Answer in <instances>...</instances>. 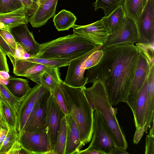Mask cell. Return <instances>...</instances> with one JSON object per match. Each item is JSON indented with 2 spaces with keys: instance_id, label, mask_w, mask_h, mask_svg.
I'll return each instance as SVG.
<instances>
[{
  "instance_id": "1",
  "label": "cell",
  "mask_w": 154,
  "mask_h": 154,
  "mask_svg": "<svg viewBox=\"0 0 154 154\" xmlns=\"http://www.w3.org/2000/svg\"><path fill=\"white\" fill-rule=\"evenodd\" d=\"M99 62L88 69L87 84L100 81L112 106L124 102L133 79L140 50L133 44L116 45L103 49Z\"/></svg>"
},
{
  "instance_id": "2",
  "label": "cell",
  "mask_w": 154,
  "mask_h": 154,
  "mask_svg": "<svg viewBox=\"0 0 154 154\" xmlns=\"http://www.w3.org/2000/svg\"><path fill=\"white\" fill-rule=\"evenodd\" d=\"M60 85L69 114L76 124L81 139L85 145L92 139L94 111L87 99L83 88L72 87L63 81Z\"/></svg>"
},
{
  "instance_id": "3",
  "label": "cell",
  "mask_w": 154,
  "mask_h": 154,
  "mask_svg": "<svg viewBox=\"0 0 154 154\" xmlns=\"http://www.w3.org/2000/svg\"><path fill=\"white\" fill-rule=\"evenodd\" d=\"M83 90L93 109L100 114L107 125L116 145L126 150L128 148V142L116 117L117 109L113 107L102 83L94 82L90 87L84 86Z\"/></svg>"
},
{
  "instance_id": "4",
  "label": "cell",
  "mask_w": 154,
  "mask_h": 154,
  "mask_svg": "<svg viewBox=\"0 0 154 154\" xmlns=\"http://www.w3.org/2000/svg\"><path fill=\"white\" fill-rule=\"evenodd\" d=\"M40 45L39 52L32 56L41 58L70 60L84 54L96 45L74 33Z\"/></svg>"
},
{
  "instance_id": "5",
  "label": "cell",
  "mask_w": 154,
  "mask_h": 154,
  "mask_svg": "<svg viewBox=\"0 0 154 154\" xmlns=\"http://www.w3.org/2000/svg\"><path fill=\"white\" fill-rule=\"evenodd\" d=\"M94 111L92 136L89 146L103 154H113L117 146L101 115L96 111Z\"/></svg>"
},
{
  "instance_id": "6",
  "label": "cell",
  "mask_w": 154,
  "mask_h": 154,
  "mask_svg": "<svg viewBox=\"0 0 154 154\" xmlns=\"http://www.w3.org/2000/svg\"><path fill=\"white\" fill-rule=\"evenodd\" d=\"M48 90L44 87L37 84L31 88L23 99L16 113V126L19 138L35 105Z\"/></svg>"
},
{
  "instance_id": "7",
  "label": "cell",
  "mask_w": 154,
  "mask_h": 154,
  "mask_svg": "<svg viewBox=\"0 0 154 154\" xmlns=\"http://www.w3.org/2000/svg\"><path fill=\"white\" fill-rule=\"evenodd\" d=\"M140 49V55L134 76L128 93L124 101L129 107L133 113L136 100L148 75L151 65L145 53Z\"/></svg>"
},
{
  "instance_id": "8",
  "label": "cell",
  "mask_w": 154,
  "mask_h": 154,
  "mask_svg": "<svg viewBox=\"0 0 154 154\" xmlns=\"http://www.w3.org/2000/svg\"><path fill=\"white\" fill-rule=\"evenodd\" d=\"M19 139L29 154H52L49 138L44 126L34 132L23 131Z\"/></svg>"
},
{
  "instance_id": "9",
  "label": "cell",
  "mask_w": 154,
  "mask_h": 154,
  "mask_svg": "<svg viewBox=\"0 0 154 154\" xmlns=\"http://www.w3.org/2000/svg\"><path fill=\"white\" fill-rule=\"evenodd\" d=\"M138 33L134 21L127 17L122 24L113 33L110 34L103 46L105 49L116 45L133 44L137 42Z\"/></svg>"
},
{
  "instance_id": "10",
  "label": "cell",
  "mask_w": 154,
  "mask_h": 154,
  "mask_svg": "<svg viewBox=\"0 0 154 154\" xmlns=\"http://www.w3.org/2000/svg\"><path fill=\"white\" fill-rule=\"evenodd\" d=\"M136 24L138 33L137 43L154 45V0H148Z\"/></svg>"
},
{
  "instance_id": "11",
  "label": "cell",
  "mask_w": 154,
  "mask_h": 154,
  "mask_svg": "<svg viewBox=\"0 0 154 154\" xmlns=\"http://www.w3.org/2000/svg\"><path fill=\"white\" fill-rule=\"evenodd\" d=\"M103 46L96 45L90 51L74 59L71 60L65 80L63 81L67 85L73 87L83 88L87 84V79L84 77L85 69L82 67L85 60L94 51L102 49Z\"/></svg>"
},
{
  "instance_id": "12",
  "label": "cell",
  "mask_w": 154,
  "mask_h": 154,
  "mask_svg": "<svg viewBox=\"0 0 154 154\" xmlns=\"http://www.w3.org/2000/svg\"><path fill=\"white\" fill-rule=\"evenodd\" d=\"M73 33L96 45L103 46L110 33L104 22L100 20L84 26L75 24L72 27Z\"/></svg>"
},
{
  "instance_id": "13",
  "label": "cell",
  "mask_w": 154,
  "mask_h": 154,
  "mask_svg": "<svg viewBox=\"0 0 154 154\" xmlns=\"http://www.w3.org/2000/svg\"><path fill=\"white\" fill-rule=\"evenodd\" d=\"M65 116L55 98L51 94L44 126L47 131L52 151L56 143L62 119Z\"/></svg>"
},
{
  "instance_id": "14",
  "label": "cell",
  "mask_w": 154,
  "mask_h": 154,
  "mask_svg": "<svg viewBox=\"0 0 154 154\" xmlns=\"http://www.w3.org/2000/svg\"><path fill=\"white\" fill-rule=\"evenodd\" d=\"M51 94V91L48 90L38 100L27 121L23 132H34L44 126Z\"/></svg>"
},
{
  "instance_id": "15",
  "label": "cell",
  "mask_w": 154,
  "mask_h": 154,
  "mask_svg": "<svg viewBox=\"0 0 154 154\" xmlns=\"http://www.w3.org/2000/svg\"><path fill=\"white\" fill-rule=\"evenodd\" d=\"M11 31L16 42L31 56L38 53L40 44L35 40L32 32L29 31L27 24H22L15 27Z\"/></svg>"
},
{
  "instance_id": "16",
  "label": "cell",
  "mask_w": 154,
  "mask_h": 154,
  "mask_svg": "<svg viewBox=\"0 0 154 154\" xmlns=\"http://www.w3.org/2000/svg\"><path fill=\"white\" fill-rule=\"evenodd\" d=\"M57 2L58 0H48L38 5L34 13L28 18V22L33 27H40L54 16Z\"/></svg>"
},
{
  "instance_id": "17",
  "label": "cell",
  "mask_w": 154,
  "mask_h": 154,
  "mask_svg": "<svg viewBox=\"0 0 154 154\" xmlns=\"http://www.w3.org/2000/svg\"><path fill=\"white\" fill-rule=\"evenodd\" d=\"M67 123V140L65 154H76L84 146L75 121L69 114L65 116Z\"/></svg>"
},
{
  "instance_id": "18",
  "label": "cell",
  "mask_w": 154,
  "mask_h": 154,
  "mask_svg": "<svg viewBox=\"0 0 154 154\" xmlns=\"http://www.w3.org/2000/svg\"><path fill=\"white\" fill-rule=\"evenodd\" d=\"M154 63L150 67L148 75L147 94L145 116V131H147L154 119Z\"/></svg>"
},
{
  "instance_id": "19",
  "label": "cell",
  "mask_w": 154,
  "mask_h": 154,
  "mask_svg": "<svg viewBox=\"0 0 154 154\" xmlns=\"http://www.w3.org/2000/svg\"><path fill=\"white\" fill-rule=\"evenodd\" d=\"M28 16L24 7L11 12L0 14V29L11 30L20 24H27Z\"/></svg>"
},
{
  "instance_id": "20",
  "label": "cell",
  "mask_w": 154,
  "mask_h": 154,
  "mask_svg": "<svg viewBox=\"0 0 154 154\" xmlns=\"http://www.w3.org/2000/svg\"><path fill=\"white\" fill-rule=\"evenodd\" d=\"M147 86L148 76L137 98L133 113L136 130L145 126Z\"/></svg>"
},
{
  "instance_id": "21",
  "label": "cell",
  "mask_w": 154,
  "mask_h": 154,
  "mask_svg": "<svg viewBox=\"0 0 154 154\" xmlns=\"http://www.w3.org/2000/svg\"><path fill=\"white\" fill-rule=\"evenodd\" d=\"M127 16L123 5L115 8L108 15L102 17L110 34L113 33L123 23Z\"/></svg>"
},
{
  "instance_id": "22",
  "label": "cell",
  "mask_w": 154,
  "mask_h": 154,
  "mask_svg": "<svg viewBox=\"0 0 154 154\" xmlns=\"http://www.w3.org/2000/svg\"><path fill=\"white\" fill-rule=\"evenodd\" d=\"M59 69L47 66L41 76L40 85L51 92L55 89L62 81L60 78Z\"/></svg>"
},
{
  "instance_id": "23",
  "label": "cell",
  "mask_w": 154,
  "mask_h": 154,
  "mask_svg": "<svg viewBox=\"0 0 154 154\" xmlns=\"http://www.w3.org/2000/svg\"><path fill=\"white\" fill-rule=\"evenodd\" d=\"M149 0H125L123 4L127 17L135 24L139 20Z\"/></svg>"
},
{
  "instance_id": "24",
  "label": "cell",
  "mask_w": 154,
  "mask_h": 154,
  "mask_svg": "<svg viewBox=\"0 0 154 154\" xmlns=\"http://www.w3.org/2000/svg\"><path fill=\"white\" fill-rule=\"evenodd\" d=\"M76 16L71 12L63 9L54 16L53 21L58 31L69 29L75 24Z\"/></svg>"
},
{
  "instance_id": "25",
  "label": "cell",
  "mask_w": 154,
  "mask_h": 154,
  "mask_svg": "<svg viewBox=\"0 0 154 154\" xmlns=\"http://www.w3.org/2000/svg\"><path fill=\"white\" fill-rule=\"evenodd\" d=\"M8 81L7 87L17 97L23 98L31 89L26 79L10 76Z\"/></svg>"
},
{
  "instance_id": "26",
  "label": "cell",
  "mask_w": 154,
  "mask_h": 154,
  "mask_svg": "<svg viewBox=\"0 0 154 154\" xmlns=\"http://www.w3.org/2000/svg\"><path fill=\"white\" fill-rule=\"evenodd\" d=\"M67 134V123L65 116L62 119L56 143L52 154H65Z\"/></svg>"
},
{
  "instance_id": "27",
  "label": "cell",
  "mask_w": 154,
  "mask_h": 154,
  "mask_svg": "<svg viewBox=\"0 0 154 154\" xmlns=\"http://www.w3.org/2000/svg\"><path fill=\"white\" fill-rule=\"evenodd\" d=\"M16 45L17 42L11 30L0 29V45L6 54L10 53L14 55Z\"/></svg>"
},
{
  "instance_id": "28",
  "label": "cell",
  "mask_w": 154,
  "mask_h": 154,
  "mask_svg": "<svg viewBox=\"0 0 154 154\" xmlns=\"http://www.w3.org/2000/svg\"><path fill=\"white\" fill-rule=\"evenodd\" d=\"M0 90L1 91L3 100L12 109L17 113V109L23 99L15 96L9 89L7 85L0 82Z\"/></svg>"
},
{
  "instance_id": "29",
  "label": "cell",
  "mask_w": 154,
  "mask_h": 154,
  "mask_svg": "<svg viewBox=\"0 0 154 154\" xmlns=\"http://www.w3.org/2000/svg\"><path fill=\"white\" fill-rule=\"evenodd\" d=\"M47 66L38 63H35L21 75L28 78L39 85H41V76Z\"/></svg>"
},
{
  "instance_id": "30",
  "label": "cell",
  "mask_w": 154,
  "mask_h": 154,
  "mask_svg": "<svg viewBox=\"0 0 154 154\" xmlns=\"http://www.w3.org/2000/svg\"><path fill=\"white\" fill-rule=\"evenodd\" d=\"M19 139L16 126L10 127L5 139L0 149V154H6L15 143Z\"/></svg>"
},
{
  "instance_id": "31",
  "label": "cell",
  "mask_w": 154,
  "mask_h": 154,
  "mask_svg": "<svg viewBox=\"0 0 154 154\" xmlns=\"http://www.w3.org/2000/svg\"><path fill=\"white\" fill-rule=\"evenodd\" d=\"M28 60L35 63H38L46 66L60 67L68 66L70 59H61L45 58L35 57L32 56L26 58Z\"/></svg>"
},
{
  "instance_id": "32",
  "label": "cell",
  "mask_w": 154,
  "mask_h": 154,
  "mask_svg": "<svg viewBox=\"0 0 154 154\" xmlns=\"http://www.w3.org/2000/svg\"><path fill=\"white\" fill-rule=\"evenodd\" d=\"M125 0H96L94 4V10L101 8L104 11L105 16L108 15L115 8L123 5Z\"/></svg>"
},
{
  "instance_id": "33",
  "label": "cell",
  "mask_w": 154,
  "mask_h": 154,
  "mask_svg": "<svg viewBox=\"0 0 154 154\" xmlns=\"http://www.w3.org/2000/svg\"><path fill=\"white\" fill-rule=\"evenodd\" d=\"M24 7L20 0H0V14L11 12Z\"/></svg>"
},
{
  "instance_id": "34",
  "label": "cell",
  "mask_w": 154,
  "mask_h": 154,
  "mask_svg": "<svg viewBox=\"0 0 154 154\" xmlns=\"http://www.w3.org/2000/svg\"><path fill=\"white\" fill-rule=\"evenodd\" d=\"M103 55L102 49L94 51L83 62L82 67L86 70L95 66L99 62Z\"/></svg>"
},
{
  "instance_id": "35",
  "label": "cell",
  "mask_w": 154,
  "mask_h": 154,
  "mask_svg": "<svg viewBox=\"0 0 154 154\" xmlns=\"http://www.w3.org/2000/svg\"><path fill=\"white\" fill-rule=\"evenodd\" d=\"M51 93L65 116L69 114V111L60 84L52 91Z\"/></svg>"
},
{
  "instance_id": "36",
  "label": "cell",
  "mask_w": 154,
  "mask_h": 154,
  "mask_svg": "<svg viewBox=\"0 0 154 154\" xmlns=\"http://www.w3.org/2000/svg\"><path fill=\"white\" fill-rule=\"evenodd\" d=\"M2 102L5 116L9 127L16 126V113L6 102L2 100Z\"/></svg>"
},
{
  "instance_id": "37",
  "label": "cell",
  "mask_w": 154,
  "mask_h": 154,
  "mask_svg": "<svg viewBox=\"0 0 154 154\" xmlns=\"http://www.w3.org/2000/svg\"><path fill=\"white\" fill-rule=\"evenodd\" d=\"M153 121L152 123V128L149 133L146 135L145 153V154H154V126Z\"/></svg>"
},
{
  "instance_id": "38",
  "label": "cell",
  "mask_w": 154,
  "mask_h": 154,
  "mask_svg": "<svg viewBox=\"0 0 154 154\" xmlns=\"http://www.w3.org/2000/svg\"><path fill=\"white\" fill-rule=\"evenodd\" d=\"M29 154L22 146L19 139L17 140L7 152L6 154Z\"/></svg>"
},
{
  "instance_id": "39",
  "label": "cell",
  "mask_w": 154,
  "mask_h": 154,
  "mask_svg": "<svg viewBox=\"0 0 154 154\" xmlns=\"http://www.w3.org/2000/svg\"><path fill=\"white\" fill-rule=\"evenodd\" d=\"M24 5L28 16L32 15L36 11L38 5L32 0H20Z\"/></svg>"
},
{
  "instance_id": "40",
  "label": "cell",
  "mask_w": 154,
  "mask_h": 154,
  "mask_svg": "<svg viewBox=\"0 0 154 154\" xmlns=\"http://www.w3.org/2000/svg\"><path fill=\"white\" fill-rule=\"evenodd\" d=\"M6 55L5 51L0 45V71H5L9 72Z\"/></svg>"
},
{
  "instance_id": "41",
  "label": "cell",
  "mask_w": 154,
  "mask_h": 154,
  "mask_svg": "<svg viewBox=\"0 0 154 154\" xmlns=\"http://www.w3.org/2000/svg\"><path fill=\"white\" fill-rule=\"evenodd\" d=\"M9 128L5 116L2 100L0 98V128L8 129Z\"/></svg>"
},
{
  "instance_id": "42",
  "label": "cell",
  "mask_w": 154,
  "mask_h": 154,
  "mask_svg": "<svg viewBox=\"0 0 154 154\" xmlns=\"http://www.w3.org/2000/svg\"><path fill=\"white\" fill-rule=\"evenodd\" d=\"M145 126L136 130L133 139L134 143L137 144L140 140L141 139L145 132Z\"/></svg>"
},
{
  "instance_id": "43",
  "label": "cell",
  "mask_w": 154,
  "mask_h": 154,
  "mask_svg": "<svg viewBox=\"0 0 154 154\" xmlns=\"http://www.w3.org/2000/svg\"><path fill=\"white\" fill-rule=\"evenodd\" d=\"M26 52L23 47L18 43H17L14 57L17 59H23L24 55Z\"/></svg>"
},
{
  "instance_id": "44",
  "label": "cell",
  "mask_w": 154,
  "mask_h": 154,
  "mask_svg": "<svg viewBox=\"0 0 154 154\" xmlns=\"http://www.w3.org/2000/svg\"><path fill=\"white\" fill-rule=\"evenodd\" d=\"M103 154V153L94 149L93 147L89 146L86 149L80 150L76 154Z\"/></svg>"
},
{
  "instance_id": "45",
  "label": "cell",
  "mask_w": 154,
  "mask_h": 154,
  "mask_svg": "<svg viewBox=\"0 0 154 154\" xmlns=\"http://www.w3.org/2000/svg\"><path fill=\"white\" fill-rule=\"evenodd\" d=\"M126 150L124 149L116 146L114 150L113 154H129Z\"/></svg>"
},
{
  "instance_id": "46",
  "label": "cell",
  "mask_w": 154,
  "mask_h": 154,
  "mask_svg": "<svg viewBox=\"0 0 154 154\" xmlns=\"http://www.w3.org/2000/svg\"><path fill=\"white\" fill-rule=\"evenodd\" d=\"M8 129H5L2 133L0 135V149L6 137Z\"/></svg>"
},
{
  "instance_id": "47",
  "label": "cell",
  "mask_w": 154,
  "mask_h": 154,
  "mask_svg": "<svg viewBox=\"0 0 154 154\" xmlns=\"http://www.w3.org/2000/svg\"><path fill=\"white\" fill-rule=\"evenodd\" d=\"M10 76L7 72L5 71H0V78L4 79L7 80L9 79Z\"/></svg>"
},
{
  "instance_id": "48",
  "label": "cell",
  "mask_w": 154,
  "mask_h": 154,
  "mask_svg": "<svg viewBox=\"0 0 154 154\" xmlns=\"http://www.w3.org/2000/svg\"><path fill=\"white\" fill-rule=\"evenodd\" d=\"M0 82L2 84L7 85L8 83V79L7 80H4L0 78Z\"/></svg>"
},
{
  "instance_id": "49",
  "label": "cell",
  "mask_w": 154,
  "mask_h": 154,
  "mask_svg": "<svg viewBox=\"0 0 154 154\" xmlns=\"http://www.w3.org/2000/svg\"><path fill=\"white\" fill-rule=\"evenodd\" d=\"M48 0H38L37 4L39 5L44 3Z\"/></svg>"
},
{
  "instance_id": "50",
  "label": "cell",
  "mask_w": 154,
  "mask_h": 154,
  "mask_svg": "<svg viewBox=\"0 0 154 154\" xmlns=\"http://www.w3.org/2000/svg\"><path fill=\"white\" fill-rule=\"evenodd\" d=\"M5 129L0 128V135L2 133Z\"/></svg>"
},
{
  "instance_id": "51",
  "label": "cell",
  "mask_w": 154,
  "mask_h": 154,
  "mask_svg": "<svg viewBox=\"0 0 154 154\" xmlns=\"http://www.w3.org/2000/svg\"><path fill=\"white\" fill-rule=\"evenodd\" d=\"M0 98L2 99V100H3V95H2V93L1 92V91L0 90Z\"/></svg>"
},
{
  "instance_id": "52",
  "label": "cell",
  "mask_w": 154,
  "mask_h": 154,
  "mask_svg": "<svg viewBox=\"0 0 154 154\" xmlns=\"http://www.w3.org/2000/svg\"><path fill=\"white\" fill-rule=\"evenodd\" d=\"M33 2L34 3H36L37 4L38 2V0H32Z\"/></svg>"
}]
</instances>
